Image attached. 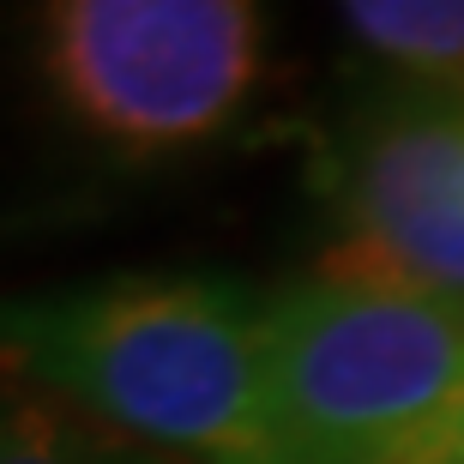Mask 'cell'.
<instances>
[{"label": "cell", "instance_id": "obj_1", "mask_svg": "<svg viewBox=\"0 0 464 464\" xmlns=\"http://www.w3.org/2000/svg\"><path fill=\"white\" fill-rule=\"evenodd\" d=\"M272 290L224 272H115L0 295V368L109 434L247 464Z\"/></svg>", "mask_w": 464, "mask_h": 464}, {"label": "cell", "instance_id": "obj_2", "mask_svg": "<svg viewBox=\"0 0 464 464\" xmlns=\"http://www.w3.org/2000/svg\"><path fill=\"white\" fill-rule=\"evenodd\" d=\"M459 422V302L332 266L272 290L247 464H434Z\"/></svg>", "mask_w": 464, "mask_h": 464}, {"label": "cell", "instance_id": "obj_3", "mask_svg": "<svg viewBox=\"0 0 464 464\" xmlns=\"http://www.w3.org/2000/svg\"><path fill=\"white\" fill-rule=\"evenodd\" d=\"M36 43L54 103L121 157L218 139L266 72V13L247 0H54Z\"/></svg>", "mask_w": 464, "mask_h": 464}, {"label": "cell", "instance_id": "obj_4", "mask_svg": "<svg viewBox=\"0 0 464 464\" xmlns=\"http://www.w3.org/2000/svg\"><path fill=\"white\" fill-rule=\"evenodd\" d=\"M314 188L332 272L464 308V91L374 72L326 121Z\"/></svg>", "mask_w": 464, "mask_h": 464}, {"label": "cell", "instance_id": "obj_5", "mask_svg": "<svg viewBox=\"0 0 464 464\" xmlns=\"http://www.w3.org/2000/svg\"><path fill=\"white\" fill-rule=\"evenodd\" d=\"M338 24L374 72L464 91V0H344Z\"/></svg>", "mask_w": 464, "mask_h": 464}, {"label": "cell", "instance_id": "obj_6", "mask_svg": "<svg viewBox=\"0 0 464 464\" xmlns=\"http://www.w3.org/2000/svg\"><path fill=\"white\" fill-rule=\"evenodd\" d=\"M0 464H193L109 434L0 368Z\"/></svg>", "mask_w": 464, "mask_h": 464}, {"label": "cell", "instance_id": "obj_7", "mask_svg": "<svg viewBox=\"0 0 464 464\" xmlns=\"http://www.w3.org/2000/svg\"><path fill=\"white\" fill-rule=\"evenodd\" d=\"M434 464H464V422H459V434H452V440H447V452H440V459H434Z\"/></svg>", "mask_w": 464, "mask_h": 464}]
</instances>
